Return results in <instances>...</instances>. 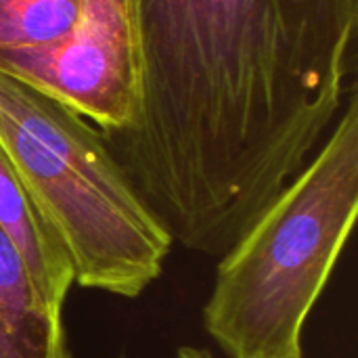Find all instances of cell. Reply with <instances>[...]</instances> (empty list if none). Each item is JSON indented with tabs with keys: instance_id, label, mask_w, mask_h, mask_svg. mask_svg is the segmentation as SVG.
Returning <instances> with one entry per match:
<instances>
[{
	"instance_id": "cell-3",
	"label": "cell",
	"mask_w": 358,
	"mask_h": 358,
	"mask_svg": "<svg viewBox=\"0 0 358 358\" xmlns=\"http://www.w3.org/2000/svg\"><path fill=\"white\" fill-rule=\"evenodd\" d=\"M0 147L65 250L73 283L134 300L162 277L174 243L86 117L0 71Z\"/></svg>"
},
{
	"instance_id": "cell-6",
	"label": "cell",
	"mask_w": 358,
	"mask_h": 358,
	"mask_svg": "<svg viewBox=\"0 0 358 358\" xmlns=\"http://www.w3.org/2000/svg\"><path fill=\"white\" fill-rule=\"evenodd\" d=\"M0 231L8 237L40 296L63 310L65 298L73 285L71 262L50 233L17 170L0 147Z\"/></svg>"
},
{
	"instance_id": "cell-8",
	"label": "cell",
	"mask_w": 358,
	"mask_h": 358,
	"mask_svg": "<svg viewBox=\"0 0 358 358\" xmlns=\"http://www.w3.org/2000/svg\"><path fill=\"white\" fill-rule=\"evenodd\" d=\"M174 358H216V357H214V355H212V350H208V348H199V346H180V348L176 350Z\"/></svg>"
},
{
	"instance_id": "cell-1",
	"label": "cell",
	"mask_w": 358,
	"mask_h": 358,
	"mask_svg": "<svg viewBox=\"0 0 358 358\" xmlns=\"http://www.w3.org/2000/svg\"><path fill=\"white\" fill-rule=\"evenodd\" d=\"M136 96L101 132L189 252L222 258L300 176L346 105L358 0H126Z\"/></svg>"
},
{
	"instance_id": "cell-4",
	"label": "cell",
	"mask_w": 358,
	"mask_h": 358,
	"mask_svg": "<svg viewBox=\"0 0 358 358\" xmlns=\"http://www.w3.org/2000/svg\"><path fill=\"white\" fill-rule=\"evenodd\" d=\"M0 71L61 101L101 132L128 124L136 50L126 0H88L82 21L44 50L0 52Z\"/></svg>"
},
{
	"instance_id": "cell-2",
	"label": "cell",
	"mask_w": 358,
	"mask_h": 358,
	"mask_svg": "<svg viewBox=\"0 0 358 358\" xmlns=\"http://www.w3.org/2000/svg\"><path fill=\"white\" fill-rule=\"evenodd\" d=\"M358 212V101L300 176L220 258L203 329L227 358H302L304 329Z\"/></svg>"
},
{
	"instance_id": "cell-7",
	"label": "cell",
	"mask_w": 358,
	"mask_h": 358,
	"mask_svg": "<svg viewBox=\"0 0 358 358\" xmlns=\"http://www.w3.org/2000/svg\"><path fill=\"white\" fill-rule=\"evenodd\" d=\"M88 0H0V52L44 50L82 21Z\"/></svg>"
},
{
	"instance_id": "cell-5",
	"label": "cell",
	"mask_w": 358,
	"mask_h": 358,
	"mask_svg": "<svg viewBox=\"0 0 358 358\" xmlns=\"http://www.w3.org/2000/svg\"><path fill=\"white\" fill-rule=\"evenodd\" d=\"M0 358H71L63 310L52 308L0 231Z\"/></svg>"
}]
</instances>
